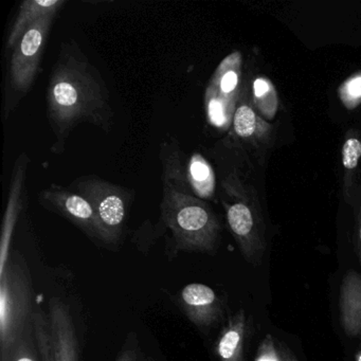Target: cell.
Wrapping results in <instances>:
<instances>
[{
    "label": "cell",
    "mask_w": 361,
    "mask_h": 361,
    "mask_svg": "<svg viewBox=\"0 0 361 361\" xmlns=\"http://www.w3.org/2000/svg\"><path fill=\"white\" fill-rule=\"evenodd\" d=\"M281 344V350H282L283 359L284 361H299L298 360L297 356H295V353L286 345V344L283 343V342H280Z\"/></svg>",
    "instance_id": "d4e9b609"
},
{
    "label": "cell",
    "mask_w": 361,
    "mask_h": 361,
    "mask_svg": "<svg viewBox=\"0 0 361 361\" xmlns=\"http://www.w3.org/2000/svg\"><path fill=\"white\" fill-rule=\"evenodd\" d=\"M46 100L54 154L64 152L67 139L80 124H92L105 133L113 128L115 114L106 83L73 39L61 45Z\"/></svg>",
    "instance_id": "6da1fadb"
},
{
    "label": "cell",
    "mask_w": 361,
    "mask_h": 361,
    "mask_svg": "<svg viewBox=\"0 0 361 361\" xmlns=\"http://www.w3.org/2000/svg\"><path fill=\"white\" fill-rule=\"evenodd\" d=\"M66 4L65 0H27L20 5L18 16L8 35L6 49L13 50L27 30L42 18L56 16Z\"/></svg>",
    "instance_id": "4fadbf2b"
},
{
    "label": "cell",
    "mask_w": 361,
    "mask_h": 361,
    "mask_svg": "<svg viewBox=\"0 0 361 361\" xmlns=\"http://www.w3.org/2000/svg\"><path fill=\"white\" fill-rule=\"evenodd\" d=\"M356 248L359 262L361 264V209L360 213H359L358 224H357Z\"/></svg>",
    "instance_id": "484cf974"
},
{
    "label": "cell",
    "mask_w": 361,
    "mask_h": 361,
    "mask_svg": "<svg viewBox=\"0 0 361 361\" xmlns=\"http://www.w3.org/2000/svg\"><path fill=\"white\" fill-rule=\"evenodd\" d=\"M68 188L92 204L104 233L105 244H118L136 197L134 190L109 183L97 175L79 177Z\"/></svg>",
    "instance_id": "8992f818"
},
{
    "label": "cell",
    "mask_w": 361,
    "mask_h": 361,
    "mask_svg": "<svg viewBox=\"0 0 361 361\" xmlns=\"http://www.w3.org/2000/svg\"><path fill=\"white\" fill-rule=\"evenodd\" d=\"M32 317V286L28 269L20 255L13 253L0 274L1 361L11 358L16 344L30 329Z\"/></svg>",
    "instance_id": "3957f363"
},
{
    "label": "cell",
    "mask_w": 361,
    "mask_h": 361,
    "mask_svg": "<svg viewBox=\"0 0 361 361\" xmlns=\"http://www.w3.org/2000/svg\"><path fill=\"white\" fill-rule=\"evenodd\" d=\"M29 164H30V158L26 153H22L14 162L13 170H12L7 208L4 215L1 238H0V274L4 272L11 257L10 250H11L12 236L18 225L20 213L24 209Z\"/></svg>",
    "instance_id": "ba28073f"
},
{
    "label": "cell",
    "mask_w": 361,
    "mask_h": 361,
    "mask_svg": "<svg viewBox=\"0 0 361 361\" xmlns=\"http://www.w3.org/2000/svg\"><path fill=\"white\" fill-rule=\"evenodd\" d=\"M188 179L193 193L200 200H210L214 194L215 176L210 164L200 154L191 156L187 164Z\"/></svg>",
    "instance_id": "9a60e30c"
},
{
    "label": "cell",
    "mask_w": 361,
    "mask_h": 361,
    "mask_svg": "<svg viewBox=\"0 0 361 361\" xmlns=\"http://www.w3.org/2000/svg\"><path fill=\"white\" fill-rule=\"evenodd\" d=\"M116 361H143L141 358L139 350L136 348H130V346H126L123 350L120 353Z\"/></svg>",
    "instance_id": "603a6c76"
},
{
    "label": "cell",
    "mask_w": 361,
    "mask_h": 361,
    "mask_svg": "<svg viewBox=\"0 0 361 361\" xmlns=\"http://www.w3.org/2000/svg\"><path fill=\"white\" fill-rule=\"evenodd\" d=\"M224 207L228 227L244 259L253 266L261 265L266 250L265 228L257 207L245 197L235 174L221 181Z\"/></svg>",
    "instance_id": "5b68a950"
},
{
    "label": "cell",
    "mask_w": 361,
    "mask_h": 361,
    "mask_svg": "<svg viewBox=\"0 0 361 361\" xmlns=\"http://www.w3.org/2000/svg\"><path fill=\"white\" fill-rule=\"evenodd\" d=\"M259 118L248 104H240L233 115V130L242 139L253 137L259 128Z\"/></svg>",
    "instance_id": "e0dca14e"
},
{
    "label": "cell",
    "mask_w": 361,
    "mask_h": 361,
    "mask_svg": "<svg viewBox=\"0 0 361 361\" xmlns=\"http://www.w3.org/2000/svg\"><path fill=\"white\" fill-rule=\"evenodd\" d=\"M56 16H47L32 25L12 50L6 77L4 120L12 115L32 88Z\"/></svg>",
    "instance_id": "277c9868"
},
{
    "label": "cell",
    "mask_w": 361,
    "mask_h": 361,
    "mask_svg": "<svg viewBox=\"0 0 361 361\" xmlns=\"http://www.w3.org/2000/svg\"><path fill=\"white\" fill-rule=\"evenodd\" d=\"M160 219L172 233L178 250L212 253L221 236V224L208 202L198 198L189 183L162 180Z\"/></svg>",
    "instance_id": "7a4b0ae2"
},
{
    "label": "cell",
    "mask_w": 361,
    "mask_h": 361,
    "mask_svg": "<svg viewBox=\"0 0 361 361\" xmlns=\"http://www.w3.org/2000/svg\"><path fill=\"white\" fill-rule=\"evenodd\" d=\"M251 325L244 310L230 317L215 342V354L219 361H246L245 346Z\"/></svg>",
    "instance_id": "7c38bea8"
},
{
    "label": "cell",
    "mask_w": 361,
    "mask_h": 361,
    "mask_svg": "<svg viewBox=\"0 0 361 361\" xmlns=\"http://www.w3.org/2000/svg\"><path fill=\"white\" fill-rule=\"evenodd\" d=\"M32 322L37 348L42 357L41 361H54V346L49 320H46L45 314L37 312L33 314Z\"/></svg>",
    "instance_id": "2e32d148"
},
{
    "label": "cell",
    "mask_w": 361,
    "mask_h": 361,
    "mask_svg": "<svg viewBox=\"0 0 361 361\" xmlns=\"http://www.w3.org/2000/svg\"><path fill=\"white\" fill-rule=\"evenodd\" d=\"M343 94L346 98L350 99V100L361 99V77L350 80L344 85Z\"/></svg>",
    "instance_id": "7402d4cb"
},
{
    "label": "cell",
    "mask_w": 361,
    "mask_h": 361,
    "mask_svg": "<svg viewBox=\"0 0 361 361\" xmlns=\"http://www.w3.org/2000/svg\"><path fill=\"white\" fill-rule=\"evenodd\" d=\"M240 56L233 54L223 61L216 73L211 80L207 90L216 94L225 102L229 109V101L233 96L238 85V68H240Z\"/></svg>",
    "instance_id": "5bb4252c"
},
{
    "label": "cell",
    "mask_w": 361,
    "mask_h": 361,
    "mask_svg": "<svg viewBox=\"0 0 361 361\" xmlns=\"http://www.w3.org/2000/svg\"><path fill=\"white\" fill-rule=\"evenodd\" d=\"M10 361H39L37 340L33 337L31 329L16 344Z\"/></svg>",
    "instance_id": "ac0fdd59"
},
{
    "label": "cell",
    "mask_w": 361,
    "mask_h": 361,
    "mask_svg": "<svg viewBox=\"0 0 361 361\" xmlns=\"http://www.w3.org/2000/svg\"><path fill=\"white\" fill-rule=\"evenodd\" d=\"M253 92H255V98H262L269 92V84L264 79H257L253 83Z\"/></svg>",
    "instance_id": "cb8c5ba5"
},
{
    "label": "cell",
    "mask_w": 361,
    "mask_h": 361,
    "mask_svg": "<svg viewBox=\"0 0 361 361\" xmlns=\"http://www.w3.org/2000/svg\"><path fill=\"white\" fill-rule=\"evenodd\" d=\"M340 323L346 336L361 337V274L348 270L339 293Z\"/></svg>",
    "instance_id": "8fae6325"
},
{
    "label": "cell",
    "mask_w": 361,
    "mask_h": 361,
    "mask_svg": "<svg viewBox=\"0 0 361 361\" xmlns=\"http://www.w3.org/2000/svg\"><path fill=\"white\" fill-rule=\"evenodd\" d=\"M37 200L44 208L68 219L90 238L105 244L104 233L96 212L84 196L71 191L68 187L52 183L39 192Z\"/></svg>",
    "instance_id": "52a82bcc"
},
{
    "label": "cell",
    "mask_w": 361,
    "mask_h": 361,
    "mask_svg": "<svg viewBox=\"0 0 361 361\" xmlns=\"http://www.w3.org/2000/svg\"><path fill=\"white\" fill-rule=\"evenodd\" d=\"M54 361H79V342L68 306L59 299L49 301Z\"/></svg>",
    "instance_id": "30bf717a"
},
{
    "label": "cell",
    "mask_w": 361,
    "mask_h": 361,
    "mask_svg": "<svg viewBox=\"0 0 361 361\" xmlns=\"http://www.w3.org/2000/svg\"><path fill=\"white\" fill-rule=\"evenodd\" d=\"M255 361H284L280 342L271 334H267L262 340Z\"/></svg>",
    "instance_id": "ffe728a7"
},
{
    "label": "cell",
    "mask_w": 361,
    "mask_h": 361,
    "mask_svg": "<svg viewBox=\"0 0 361 361\" xmlns=\"http://www.w3.org/2000/svg\"><path fill=\"white\" fill-rule=\"evenodd\" d=\"M361 158V141L359 139L348 138L342 147V166L345 170H355Z\"/></svg>",
    "instance_id": "44dd1931"
},
{
    "label": "cell",
    "mask_w": 361,
    "mask_h": 361,
    "mask_svg": "<svg viewBox=\"0 0 361 361\" xmlns=\"http://www.w3.org/2000/svg\"><path fill=\"white\" fill-rule=\"evenodd\" d=\"M179 304L196 326L210 329L224 316V305L214 289L202 283H191L181 289Z\"/></svg>",
    "instance_id": "9c48e42d"
},
{
    "label": "cell",
    "mask_w": 361,
    "mask_h": 361,
    "mask_svg": "<svg viewBox=\"0 0 361 361\" xmlns=\"http://www.w3.org/2000/svg\"><path fill=\"white\" fill-rule=\"evenodd\" d=\"M206 106L209 121L216 128H223L227 122L228 107L223 100L213 92H206Z\"/></svg>",
    "instance_id": "d6986e66"
}]
</instances>
